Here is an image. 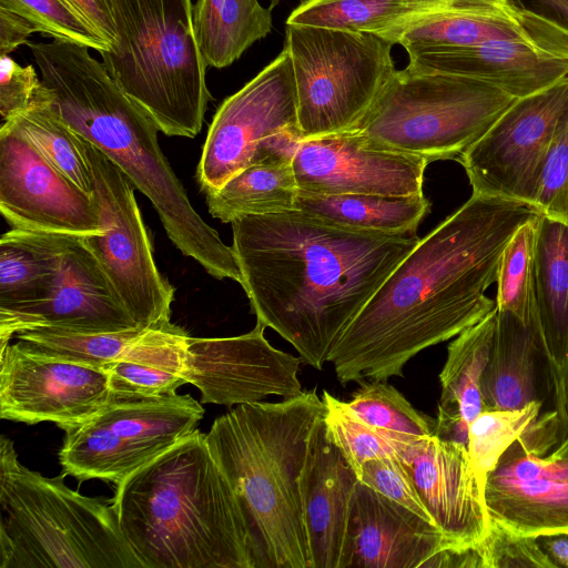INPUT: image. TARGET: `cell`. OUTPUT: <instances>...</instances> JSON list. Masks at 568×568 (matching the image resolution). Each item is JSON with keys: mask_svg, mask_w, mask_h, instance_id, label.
Segmentation results:
<instances>
[{"mask_svg": "<svg viewBox=\"0 0 568 568\" xmlns=\"http://www.w3.org/2000/svg\"><path fill=\"white\" fill-rule=\"evenodd\" d=\"M530 203L471 194L394 268L334 347L342 385L403 377L419 352L456 337L490 313L504 250L540 215Z\"/></svg>", "mask_w": 568, "mask_h": 568, "instance_id": "1", "label": "cell"}, {"mask_svg": "<svg viewBox=\"0 0 568 568\" xmlns=\"http://www.w3.org/2000/svg\"><path fill=\"white\" fill-rule=\"evenodd\" d=\"M231 224L241 286L256 321L316 369L419 241L346 227L300 210Z\"/></svg>", "mask_w": 568, "mask_h": 568, "instance_id": "2", "label": "cell"}, {"mask_svg": "<svg viewBox=\"0 0 568 568\" xmlns=\"http://www.w3.org/2000/svg\"><path fill=\"white\" fill-rule=\"evenodd\" d=\"M53 109L103 152L158 212L172 243L211 276L239 284L232 246L197 214L158 142L159 126L112 79L89 48L53 39L27 42Z\"/></svg>", "mask_w": 568, "mask_h": 568, "instance_id": "3", "label": "cell"}, {"mask_svg": "<svg viewBox=\"0 0 568 568\" xmlns=\"http://www.w3.org/2000/svg\"><path fill=\"white\" fill-rule=\"evenodd\" d=\"M111 503L143 568H254L241 506L199 429L116 484Z\"/></svg>", "mask_w": 568, "mask_h": 568, "instance_id": "4", "label": "cell"}, {"mask_svg": "<svg viewBox=\"0 0 568 568\" xmlns=\"http://www.w3.org/2000/svg\"><path fill=\"white\" fill-rule=\"evenodd\" d=\"M325 413L315 390L236 405L205 434L241 506L254 568H312L300 480Z\"/></svg>", "mask_w": 568, "mask_h": 568, "instance_id": "5", "label": "cell"}, {"mask_svg": "<svg viewBox=\"0 0 568 568\" xmlns=\"http://www.w3.org/2000/svg\"><path fill=\"white\" fill-rule=\"evenodd\" d=\"M20 464L0 437V568H143L111 500Z\"/></svg>", "mask_w": 568, "mask_h": 568, "instance_id": "6", "label": "cell"}, {"mask_svg": "<svg viewBox=\"0 0 568 568\" xmlns=\"http://www.w3.org/2000/svg\"><path fill=\"white\" fill-rule=\"evenodd\" d=\"M116 40L100 51L119 87L169 136L195 138L209 102L191 0H108Z\"/></svg>", "mask_w": 568, "mask_h": 568, "instance_id": "7", "label": "cell"}, {"mask_svg": "<svg viewBox=\"0 0 568 568\" xmlns=\"http://www.w3.org/2000/svg\"><path fill=\"white\" fill-rule=\"evenodd\" d=\"M517 100L483 81L395 70L355 129L428 163L456 160Z\"/></svg>", "mask_w": 568, "mask_h": 568, "instance_id": "8", "label": "cell"}, {"mask_svg": "<svg viewBox=\"0 0 568 568\" xmlns=\"http://www.w3.org/2000/svg\"><path fill=\"white\" fill-rule=\"evenodd\" d=\"M393 45L368 32L286 24L303 140L358 126L396 70Z\"/></svg>", "mask_w": 568, "mask_h": 568, "instance_id": "9", "label": "cell"}, {"mask_svg": "<svg viewBox=\"0 0 568 568\" xmlns=\"http://www.w3.org/2000/svg\"><path fill=\"white\" fill-rule=\"evenodd\" d=\"M204 408L191 395H116L89 418L65 426L59 462L83 481L119 484L197 429Z\"/></svg>", "mask_w": 568, "mask_h": 568, "instance_id": "10", "label": "cell"}, {"mask_svg": "<svg viewBox=\"0 0 568 568\" xmlns=\"http://www.w3.org/2000/svg\"><path fill=\"white\" fill-rule=\"evenodd\" d=\"M302 141L293 63L284 47L217 108L197 166L199 184L213 192L250 165L293 162Z\"/></svg>", "mask_w": 568, "mask_h": 568, "instance_id": "11", "label": "cell"}, {"mask_svg": "<svg viewBox=\"0 0 568 568\" xmlns=\"http://www.w3.org/2000/svg\"><path fill=\"white\" fill-rule=\"evenodd\" d=\"M82 140L103 227L83 242L139 326L168 321L174 287L156 267L134 186L103 152Z\"/></svg>", "mask_w": 568, "mask_h": 568, "instance_id": "12", "label": "cell"}, {"mask_svg": "<svg viewBox=\"0 0 568 568\" xmlns=\"http://www.w3.org/2000/svg\"><path fill=\"white\" fill-rule=\"evenodd\" d=\"M568 119V77L517 99L457 161L473 194L535 205L550 150Z\"/></svg>", "mask_w": 568, "mask_h": 568, "instance_id": "13", "label": "cell"}, {"mask_svg": "<svg viewBox=\"0 0 568 568\" xmlns=\"http://www.w3.org/2000/svg\"><path fill=\"white\" fill-rule=\"evenodd\" d=\"M0 211L13 229L75 236L103 232L94 192L79 187L4 123Z\"/></svg>", "mask_w": 568, "mask_h": 568, "instance_id": "14", "label": "cell"}, {"mask_svg": "<svg viewBox=\"0 0 568 568\" xmlns=\"http://www.w3.org/2000/svg\"><path fill=\"white\" fill-rule=\"evenodd\" d=\"M0 417L63 428L80 423L115 394L108 373L73 362L33 354L18 342L0 348Z\"/></svg>", "mask_w": 568, "mask_h": 568, "instance_id": "15", "label": "cell"}, {"mask_svg": "<svg viewBox=\"0 0 568 568\" xmlns=\"http://www.w3.org/2000/svg\"><path fill=\"white\" fill-rule=\"evenodd\" d=\"M265 328L256 321L251 332L237 336H189L184 378L200 390L201 403L232 407L303 392L301 357L272 346Z\"/></svg>", "mask_w": 568, "mask_h": 568, "instance_id": "16", "label": "cell"}, {"mask_svg": "<svg viewBox=\"0 0 568 568\" xmlns=\"http://www.w3.org/2000/svg\"><path fill=\"white\" fill-rule=\"evenodd\" d=\"M408 58L409 71L471 78L519 99L568 77V29L550 19L516 38L420 50Z\"/></svg>", "mask_w": 568, "mask_h": 568, "instance_id": "17", "label": "cell"}, {"mask_svg": "<svg viewBox=\"0 0 568 568\" xmlns=\"http://www.w3.org/2000/svg\"><path fill=\"white\" fill-rule=\"evenodd\" d=\"M53 235L57 276L52 291L42 303L0 317V348L16 334L40 327L77 333L144 328L115 294L83 236Z\"/></svg>", "mask_w": 568, "mask_h": 568, "instance_id": "18", "label": "cell"}, {"mask_svg": "<svg viewBox=\"0 0 568 568\" xmlns=\"http://www.w3.org/2000/svg\"><path fill=\"white\" fill-rule=\"evenodd\" d=\"M301 191L317 194H423L428 162L383 148L357 130L303 140L293 158Z\"/></svg>", "mask_w": 568, "mask_h": 568, "instance_id": "19", "label": "cell"}, {"mask_svg": "<svg viewBox=\"0 0 568 568\" xmlns=\"http://www.w3.org/2000/svg\"><path fill=\"white\" fill-rule=\"evenodd\" d=\"M398 457L447 540L455 548L477 547L489 530L490 518L468 448L434 434L406 445Z\"/></svg>", "mask_w": 568, "mask_h": 568, "instance_id": "20", "label": "cell"}, {"mask_svg": "<svg viewBox=\"0 0 568 568\" xmlns=\"http://www.w3.org/2000/svg\"><path fill=\"white\" fill-rule=\"evenodd\" d=\"M358 480L329 438L323 415L312 433L300 480L312 568H347L351 508Z\"/></svg>", "mask_w": 568, "mask_h": 568, "instance_id": "21", "label": "cell"}, {"mask_svg": "<svg viewBox=\"0 0 568 568\" xmlns=\"http://www.w3.org/2000/svg\"><path fill=\"white\" fill-rule=\"evenodd\" d=\"M446 548L440 529L358 480L351 508L347 568H424Z\"/></svg>", "mask_w": 568, "mask_h": 568, "instance_id": "22", "label": "cell"}, {"mask_svg": "<svg viewBox=\"0 0 568 568\" xmlns=\"http://www.w3.org/2000/svg\"><path fill=\"white\" fill-rule=\"evenodd\" d=\"M550 18L514 0H449L439 9L379 37L409 54L511 39L545 26Z\"/></svg>", "mask_w": 568, "mask_h": 568, "instance_id": "23", "label": "cell"}, {"mask_svg": "<svg viewBox=\"0 0 568 568\" xmlns=\"http://www.w3.org/2000/svg\"><path fill=\"white\" fill-rule=\"evenodd\" d=\"M536 327L555 410L566 426L568 225L542 214L536 244Z\"/></svg>", "mask_w": 568, "mask_h": 568, "instance_id": "24", "label": "cell"}, {"mask_svg": "<svg viewBox=\"0 0 568 568\" xmlns=\"http://www.w3.org/2000/svg\"><path fill=\"white\" fill-rule=\"evenodd\" d=\"M189 334L170 320L143 331L119 358L104 367L116 395L163 396L176 393L184 378Z\"/></svg>", "mask_w": 568, "mask_h": 568, "instance_id": "25", "label": "cell"}, {"mask_svg": "<svg viewBox=\"0 0 568 568\" xmlns=\"http://www.w3.org/2000/svg\"><path fill=\"white\" fill-rule=\"evenodd\" d=\"M539 356L542 357L536 323L525 325L511 313L497 311L493 348L480 381L486 409H517L539 399Z\"/></svg>", "mask_w": 568, "mask_h": 568, "instance_id": "26", "label": "cell"}, {"mask_svg": "<svg viewBox=\"0 0 568 568\" xmlns=\"http://www.w3.org/2000/svg\"><path fill=\"white\" fill-rule=\"evenodd\" d=\"M485 501L490 520L525 536L568 535V481L489 475Z\"/></svg>", "mask_w": 568, "mask_h": 568, "instance_id": "27", "label": "cell"}, {"mask_svg": "<svg viewBox=\"0 0 568 568\" xmlns=\"http://www.w3.org/2000/svg\"><path fill=\"white\" fill-rule=\"evenodd\" d=\"M57 276L54 235L11 229L0 240V317L42 303Z\"/></svg>", "mask_w": 568, "mask_h": 568, "instance_id": "28", "label": "cell"}, {"mask_svg": "<svg viewBox=\"0 0 568 568\" xmlns=\"http://www.w3.org/2000/svg\"><path fill=\"white\" fill-rule=\"evenodd\" d=\"M192 22L206 67L225 68L272 30V9L257 0H197Z\"/></svg>", "mask_w": 568, "mask_h": 568, "instance_id": "29", "label": "cell"}, {"mask_svg": "<svg viewBox=\"0 0 568 568\" xmlns=\"http://www.w3.org/2000/svg\"><path fill=\"white\" fill-rule=\"evenodd\" d=\"M296 210L356 230L416 235L429 212L424 193L410 196L317 194L298 191Z\"/></svg>", "mask_w": 568, "mask_h": 568, "instance_id": "30", "label": "cell"}, {"mask_svg": "<svg viewBox=\"0 0 568 568\" xmlns=\"http://www.w3.org/2000/svg\"><path fill=\"white\" fill-rule=\"evenodd\" d=\"M298 191L292 162L278 161L250 165L205 196L210 214L231 223L296 210Z\"/></svg>", "mask_w": 568, "mask_h": 568, "instance_id": "31", "label": "cell"}, {"mask_svg": "<svg viewBox=\"0 0 568 568\" xmlns=\"http://www.w3.org/2000/svg\"><path fill=\"white\" fill-rule=\"evenodd\" d=\"M497 308L459 333L447 347L439 374L442 387L438 410L458 414L470 424L486 410L480 381L488 364L496 328Z\"/></svg>", "mask_w": 568, "mask_h": 568, "instance_id": "32", "label": "cell"}, {"mask_svg": "<svg viewBox=\"0 0 568 568\" xmlns=\"http://www.w3.org/2000/svg\"><path fill=\"white\" fill-rule=\"evenodd\" d=\"M449 0H304L286 24L313 26L381 36L433 12Z\"/></svg>", "mask_w": 568, "mask_h": 568, "instance_id": "33", "label": "cell"}, {"mask_svg": "<svg viewBox=\"0 0 568 568\" xmlns=\"http://www.w3.org/2000/svg\"><path fill=\"white\" fill-rule=\"evenodd\" d=\"M6 125L26 139L48 162L85 192H93L92 173L82 138L53 109L47 88Z\"/></svg>", "mask_w": 568, "mask_h": 568, "instance_id": "34", "label": "cell"}, {"mask_svg": "<svg viewBox=\"0 0 568 568\" xmlns=\"http://www.w3.org/2000/svg\"><path fill=\"white\" fill-rule=\"evenodd\" d=\"M541 214L520 225L507 243L497 276L496 308L525 325L536 323V244Z\"/></svg>", "mask_w": 568, "mask_h": 568, "instance_id": "35", "label": "cell"}, {"mask_svg": "<svg viewBox=\"0 0 568 568\" xmlns=\"http://www.w3.org/2000/svg\"><path fill=\"white\" fill-rule=\"evenodd\" d=\"M144 329L77 333L40 327L20 332L16 336L18 344L33 354L104 369L119 358Z\"/></svg>", "mask_w": 568, "mask_h": 568, "instance_id": "36", "label": "cell"}, {"mask_svg": "<svg viewBox=\"0 0 568 568\" xmlns=\"http://www.w3.org/2000/svg\"><path fill=\"white\" fill-rule=\"evenodd\" d=\"M346 403L359 418L402 447L434 435L435 420L416 410L384 381L362 382Z\"/></svg>", "mask_w": 568, "mask_h": 568, "instance_id": "37", "label": "cell"}, {"mask_svg": "<svg viewBox=\"0 0 568 568\" xmlns=\"http://www.w3.org/2000/svg\"><path fill=\"white\" fill-rule=\"evenodd\" d=\"M540 410L541 400L536 399L517 409H486L469 424L468 454L484 491L489 475L532 428Z\"/></svg>", "mask_w": 568, "mask_h": 568, "instance_id": "38", "label": "cell"}, {"mask_svg": "<svg viewBox=\"0 0 568 568\" xmlns=\"http://www.w3.org/2000/svg\"><path fill=\"white\" fill-rule=\"evenodd\" d=\"M322 399L325 404L324 423L327 434L357 476L368 460L398 456L404 448L359 418L346 402L327 390L323 392Z\"/></svg>", "mask_w": 568, "mask_h": 568, "instance_id": "39", "label": "cell"}, {"mask_svg": "<svg viewBox=\"0 0 568 568\" xmlns=\"http://www.w3.org/2000/svg\"><path fill=\"white\" fill-rule=\"evenodd\" d=\"M0 8L26 18L45 37L85 45L98 52L111 48L64 0H0Z\"/></svg>", "mask_w": 568, "mask_h": 568, "instance_id": "40", "label": "cell"}, {"mask_svg": "<svg viewBox=\"0 0 568 568\" xmlns=\"http://www.w3.org/2000/svg\"><path fill=\"white\" fill-rule=\"evenodd\" d=\"M477 551L481 568H556L538 538L511 531L493 520Z\"/></svg>", "mask_w": 568, "mask_h": 568, "instance_id": "41", "label": "cell"}, {"mask_svg": "<svg viewBox=\"0 0 568 568\" xmlns=\"http://www.w3.org/2000/svg\"><path fill=\"white\" fill-rule=\"evenodd\" d=\"M358 479L381 495L436 525L408 468L398 456L368 460L363 465Z\"/></svg>", "mask_w": 568, "mask_h": 568, "instance_id": "42", "label": "cell"}, {"mask_svg": "<svg viewBox=\"0 0 568 568\" xmlns=\"http://www.w3.org/2000/svg\"><path fill=\"white\" fill-rule=\"evenodd\" d=\"M535 205L542 215L568 225V119L548 155Z\"/></svg>", "mask_w": 568, "mask_h": 568, "instance_id": "43", "label": "cell"}, {"mask_svg": "<svg viewBox=\"0 0 568 568\" xmlns=\"http://www.w3.org/2000/svg\"><path fill=\"white\" fill-rule=\"evenodd\" d=\"M41 87L42 81L33 65L21 67L9 54L0 55V113L3 121L24 111Z\"/></svg>", "mask_w": 568, "mask_h": 568, "instance_id": "44", "label": "cell"}, {"mask_svg": "<svg viewBox=\"0 0 568 568\" xmlns=\"http://www.w3.org/2000/svg\"><path fill=\"white\" fill-rule=\"evenodd\" d=\"M516 450L518 454L511 453L509 458L503 456L490 475L517 480L549 478L568 481V459H549L526 454L520 447Z\"/></svg>", "mask_w": 568, "mask_h": 568, "instance_id": "45", "label": "cell"}, {"mask_svg": "<svg viewBox=\"0 0 568 568\" xmlns=\"http://www.w3.org/2000/svg\"><path fill=\"white\" fill-rule=\"evenodd\" d=\"M77 11L105 41L112 45L115 28L108 0H64Z\"/></svg>", "mask_w": 568, "mask_h": 568, "instance_id": "46", "label": "cell"}, {"mask_svg": "<svg viewBox=\"0 0 568 568\" xmlns=\"http://www.w3.org/2000/svg\"><path fill=\"white\" fill-rule=\"evenodd\" d=\"M39 32L37 27L26 18L0 8V55L9 54L21 44H27L28 37Z\"/></svg>", "mask_w": 568, "mask_h": 568, "instance_id": "47", "label": "cell"}, {"mask_svg": "<svg viewBox=\"0 0 568 568\" xmlns=\"http://www.w3.org/2000/svg\"><path fill=\"white\" fill-rule=\"evenodd\" d=\"M538 541L556 568H568V535L541 536Z\"/></svg>", "mask_w": 568, "mask_h": 568, "instance_id": "48", "label": "cell"}, {"mask_svg": "<svg viewBox=\"0 0 568 568\" xmlns=\"http://www.w3.org/2000/svg\"><path fill=\"white\" fill-rule=\"evenodd\" d=\"M550 13L548 18L568 29V0H535Z\"/></svg>", "mask_w": 568, "mask_h": 568, "instance_id": "49", "label": "cell"}, {"mask_svg": "<svg viewBox=\"0 0 568 568\" xmlns=\"http://www.w3.org/2000/svg\"><path fill=\"white\" fill-rule=\"evenodd\" d=\"M549 459H568V447L562 449H556L550 456Z\"/></svg>", "mask_w": 568, "mask_h": 568, "instance_id": "50", "label": "cell"}, {"mask_svg": "<svg viewBox=\"0 0 568 568\" xmlns=\"http://www.w3.org/2000/svg\"><path fill=\"white\" fill-rule=\"evenodd\" d=\"M566 415H567L566 429L568 433V375H567V384H566Z\"/></svg>", "mask_w": 568, "mask_h": 568, "instance_id": "51", "label": "cell"}, {"mask_svg": "<svg viewBox=\"0 0 568 568\" xmlns=\"http://www.w3.org/2000/svg\"><path fill=\"white\" fill-rule=\"evenodd\" d=\"M568 447V433L566 434V437L564 438V440L559 444V446L557 447V449H562V448H566Z\"/></svg>", "mask_w": 568, "mask_h": 568, "instance_id": "52", "label": "cell"}, {"mask_svg": "<svg viewBox=\"0 0 568 568\" xmlns=\"http://www.w3.org/2000/svg\"><path fill=\"white\" fill-rule=\"evenodd\" d=\"M271 1V9L275 7L281 0H270Z\"/></svg>", "mask_w": 568, "mask_h": 568, "instance_id": "53", "label": "cell"}]
</instances>
